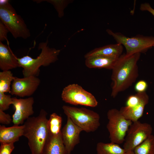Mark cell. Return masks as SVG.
Wrapping results in <instances>:
<instances>
[{
    "label": "cell",
    "mask_w": 154,
    "mask_h": 154,
    "mask_svg": "<svg viewBox=\"0 0 154 154\" xmlns=\"http://www.w3.org/2000/svg\"><path fill=\"white\" fill-rule=\"evenodd\" d=\"M100 56L90 57L85 58V64L90 68H105L112 70L117 59Z\"/></svg>",
    "instance_id": "cell-17"
},
{
    "label": "cell",
    "mask_w": 154,
    "mask_h": 154,
    "mask_svg": "<svg viewBox=\"0 0 154 154\" xmlns=\"http://www.w3.org/2000/svg\"><path fill=\"white\" fill-rule=\"evenodd\" d=\"M8 0H0V21L15 38L27 39L31 34L24 20Z\"/></svg>",
    "instance_id": "cell-4"
},
{
    "label": "cell",
    "mask_w": 154,
    "mask_h": 154,
    "mask_svg": "<svg viewBox=\"0 0 154 154\" xmlns=\"http://www.w3.org/2000/svg\"></svg>",
    "instance_id": "cell-32"
},
{
    "label": "cell",
    "mask_w": 154,
    "mask_h": 154,
    "mask_svg": "<svg viewBox=\"0 0 154 154\" xmlns=\"http://www.w3.org/2000/svg\"><path fill=\"white\" fill-rule=\"evenodd\" d=\"M107 117L108 122L106 128L109 133L111 142L122 144L124 142L126 135L133 122L126 119L119 110L116 108L109 110Z\"/></svg>",
    "instance_id": "cell-7"
},
{
    "label": "cell",
    "mask_w": 154,
    "mask_h": 154,
    "mask_svg": "<svg viewBox=\"0 0 154 154\" xmlns=\"http://www.w3.org/2000/svg\"><path fill=\"white\" fill-rule=\"evenodd\" d=\"M48 113L41 110L38 116L30 117L24 123L23 136L28 139L31 154H43L44 146L50 136L48 127Z\"/></svg>",
    "instance_id": "cell-2"
},
{
    "label": "cell",
    "mask_w": 154,
    "mask_h": 154,
    "mask_svg": "<svg viewBox=\"0 0 154 154\" xmlns=\"http://www.w3.org/2000/svg\"><path fill=\"white\" fill-rule=\"evenodd\" d=\"M17 58L9 46L0 41V68L2 71L20 67Z\"/></svg>",
    "instance_id": "cell-13"
},
{
    "label": "cell",
    "mask_w": 154,
    "mask_h": 154,
    "mask_svg": "<svg viewBox=\"0 0 154 154\" xmlns=\"http://www.w3.org/2000/svg\"></svg>",
    "instance_id": "cell-31"
},
{
    "label": "cell",
    "mask_w": 154,
    "mask_h": 154,
    "mask_svg": "<svg viewBox=\"0 0 154 154\" xmlns=\"http://www.w3.org/2000/svg\"><path fill=\"white\" fill-rule=\"evenodd\" d=\"M148 87L147 82L144 80H140L135 84L134 89L137 92H145Z\"/></svg>",
    "instance_id": "cell-26"
},
{
    "label": "cell",
    "mask_w": 154,
    "mask_h": 154,
    "mask_svg": "<svg viewBox=\"0 0 154 154\" xmlns=\"http://www.w3.org/2000/svg\"><path fill=\"white\" fill-rule=\"evenodd\" d=\"M43 154H66L61 132L56 135L50 136L44 146Z\"/></svg>",
    "instance_id": "cell-18"
},
{
    "label": "cell",
    "mask_w": 154,
    "mask_h": 154,
    "mask_svg": "<svg viewBox=\"0 0 154 154\" xmlns=\"http://www.w3.org/2000/svg\"><path fill=\"white\" fill-rule=\"evenodd\" d=\"M106 31L114 38L117 43L124 46L126 50L125 54L127 55L144 53L154 46V37L139 35L129 37L121 33L113 32L109 29Z\"/></svg>",
    "instance_id": "cell-6"
},
{
    "label": "cell",
    "mask_w": 154,
    "mask_h": 154,
    "mask_svg": "<svg viewBox=\"0 0 154 154\" xmlns=\"http://www.w3.org/2000/svg\"><path fill=\"white\" fill-rule=\"evenodd\" d=\"M125 154H135L133 151H130L126 152Z\"/></svg>",
    "instance_id": "cell-30"
},
{
    "label": "cell",
    "mask_w": 154,
    "mask_h": 154,
    "mask_svg": "<svg viewBox=\"0 0 154 154\" xmlns=\"http://www.w3.org/2000/svg\"><path fill=\"white\" fill-rule=\"evenodd\" d=\"M15 77L10 70L0 72V92L10 93V85Z\"/></svg>",
    "instance_id": "cell-22"
},
{
    "label": "cell",
    "mask_w": 154,
    "mask_h": 154,
    "mask_svg": "<svg viewBox=\"0 0 154 154\" xmlns=\"http://www.w3.org/2000/svg\"><path fill=\"white\" fill-rule=\"evenodd\" d=\"M82 129L67 117L66 123L61 130L63 142L66 154H70L75 146L80 143V134Z\"/></svg>",
    "instance_id": "cell-12"
},
{
    "label": "cell",
    "mask_w": 154,
    "mask_h": 154,
    "mask_svg": "<svg viewBox=\"0 0 154 154\" xmlns=\"http://www.w3.org/2000/svg\"><path fill=\"white\" fill-rule=\"evenodd\" d=\"M14 143H2L0 146V154H11L15 148Z\"/></svg>",
    "instance_id": "cell-25"
},
{
    "label": "cell",
    "mask_w": 154,
    "mask_h": 154,
    "mask_svg": "<svg viewBox=\"0 0 154 154\" xmlns=\"http://www.w3.org/2000/svg\"><path fill=\"white\" fill-rule=\"evenodd\" d=\"M96 151L97 154H125L126 152L119 144L111 142H98L97 144Z\"/></svg>",
    "instance_id": "cell-19"
},
{
    "label": "cell",
    "mask_w": 154,
    "mask_h": 154,
    "mask_svg": "<svg viewBox=\"0 0 154 154\" xmlns=\"http://www.w3.org/2000/svg\"><path fill=\"white\" fill-rule=\"evenodd\" d=\"M12 104L15 109L12 116V122L14 125L23 124L24 121L33 114V105L34 98L30 97L25 99L12 98Z\"/></svg>",
    "instance_id": "cell-11"
},
{
    "label": "cell",
    "mask_w": 154,
    "mask_h": 154,
    "mask_svg": "<svg viewBox=\"0 0 154 154\" xmlns=\"http://www.w3.org/2000/svg\"><path fill=\"white\" fill-rule=\"evenodd\" d=\"M24 125H14L6 127L0 125V142L2 143H13L18 141L19 138L23 136Z\"/></svg>",
    "instance_id": "cell-15"
},
{
    "label": "cell",
    "mask_w": 154,
    "mask_h": 154,
    "mask_svg": "<svg viewBox=\"0 0 154 154\" xmlns=\"http://www.w3.org/2000/svg\"><path fill=\"white\" fill-rule=\"evenodd\" d=\"M48 41L40 43L38 49L41 50L39 55L33 58L28 55L17 58L20 67L23 68L24 77L33 76H37L39 74V68L41 66H46L54 63L58 59L60 50L50 48L48 45Z\"/></svg>",
    "instance_id": "cell-3"
},
{
    "label": "cell",
    "mask_w": 154,
    "mask_h": 154,
    "mask_svg": "<svg viewBox=\"0 0 154 154\" xmlns=\"http://www.w3.org/2000/svg\"><path fill=\"white\" fill-rule=\"evenodd\" d=\"M123 47L121 44L116 43L110 44L94 49L86 53L84 55L85 58L94 56L118 58L121 54Z\"/></svg>",
    "instance_id": "cell-14"
},
{
    "label": "cell",
    "mask_w": 154,
    "mask_h": 154,
    "mask_svg": "<svg viewBox=\"0 0 154 154\" xmlns=\"http://www.w3.org/2000/svg\"><path fill=\"white\" fill-rule=\"evenodd\" d=\"M133 151L135 154H154V135H151Z\"/></svg>",
    "instance_id": "cell-21"
},
{
    "label": "cell",
    "mask_w": 154,
    "mask_h": 154,
    "mask_svg": "<svg viewBox=\"0 0 154 154\" xmlns=\"http://www.w3.org/2000/svg\"><path fill=\"white\" fill-rule=\"evenodd\" d=\"M140 9L142 11H147L154 16V9L148 3H144L141 4Z\"/></svg>",
    "instance_id": "cell-29"
},
{
    "label": "cell",
    "mask_w": 154,
    "mask_h": 154,
    "mask_svg": "<svg viewBox=\"0 0 154 154\" xmlns=\"http://www.w3.org/2000/svg\"><path fill=\"white\" fill-rule=\"evenodd\" d=\"M12 122V118L11 116L0 110V123L4 124H9Z\"/></svg>",
    "instance_id": "cell-27"
},
{
    "label": "cell",
    "mask_w": 154,
    "mask_h": 154,
    "mask_svg": "<svg viewBox=\"0 0 154 154\" xmlns=\"http://www.w3.org/2000/svg\"><path fill=\"white\" fill-rule=\"evenodd\" d=\"M62 108L67 117L87 133L96 131L100 125L99 115L97 112L85 108H78L64 105Z\"/></svg>",
    "instance_id": "cell-5"
},
{
    "label": "cell",
    "mask_w": 154,
    "mask_h": 154,
    "mask_svg": "<svg viewBox=\"0 0 154 154\" xmlns=\"http://www.w3.org/2000/svg\"><path fill=\"white\" fill-rule=\"evenodd\" d=\"M9 31L0 21V41L7 40V34Z\"/></svg>",
    "instance_id": "cell-28"
},
{
    "label": "cell",
    "mask_w": 154,
    "mask_h": 154,
    "mask_svg": "<svg viewBox=\"0 0 154 154\" xmlns=\"http://www.w3.org/2000/svg\"><path fill=\"white\" fill-rule=\"evenodd\" d=\"M141 53L131 55L122 54L112 69L111 96L115 98L120 92L130 87L139 75L137 63Z\"/></svg>",
    "instance_id": "cell-1"
},
{
    "label": "cell",
    "mask_w": 154,
    "mask_h": 154,
    "mask_svg": "<svg viewBox=\"0 0 154 154\" xmlns=\"http://www.w3.org/2000/svg\"><path fill=\"white\" fill-rule=\"evenodd\" d=\"M62 117L55 113L50 115L47 121V127L50 136L59 134L61 132Z\"/></svg>",
    "instance_id": "cell-20"
},
{
    "label": "cell",
    "mask_w": 154,
    "mask_h": 154,
    "mask_svg": "<svg viewBox=\"0 0 154 154\" xmlns=\"http://www.w3.org/2000/svg\"><path fill=\"white\" fill-rule=\"evenodd\" d=\"M12 98L10 95L0 92V110L3 111L8 110L12 104Z\"/></svg>",
    "instance_id": "cell-24"
},
{
    "label": "cell",
    "mask_w": 154,
    "mask_h": 154,
    "mask_svg": "<svg viewBox=\"0 0 154 154\" xmlns=\"http://www.w3.org/2000/svg\"><path fill=\"white\" fill-rule=\"evenodd\" d=\"M40 82V79L35 76L22 78L15 77L10 93L12 95L21 97L30 96L36 91Z\"/></svg>",
    "instance_id": "cell-10"
},
{
    "label": "cell",
    "mask_w": 154,
    "mask_h": 154,
    "mask_svg": "<svg viewBox=\"0 0 154 154\" xmlns=\"http://www.w3.org/2000/svg\"><path fill=\"white\" fill-rule=\"evenodd\" d=\"M149 98L147 94L138 104L132 107H121L119 111L125 118L133 122L139 120L143 116L145 106L148 104Z\"/></svg>",
    "instance_id": "cell-16"
},
{
    "label": "cell",
    "mask_w": 154,
    "mask_h": 154,
    "mask_svg": "<svg viewBox=\"0 0 154 154\" xmlns=\"http://www.w3.org/2000/svg\"><path fill=\"white\" fill-rule=\"evenodd\" d=\"M151 125L139 120L133 122L128 129L125 138L123 148L125 152L134 149L152 135Z\"/></svg>",
    "instance_id": "cell-9"
},
{
    "label": "cell",
    "mask_w": 154,
    "mask_h": 154,
    "mask_svg": "<svg viewBox=\"0 0 154 154\" xmlns=\"http://www.w3.org/2000/svg\"><path fill=\"white\" fill-rule=\"evenodd\" d=\"M65 102L74 105L95 107L98 102L95 96L77 84H70L63 89L61 95Z\"/></svg>",
    "instance_id": "cell-8"
},
{
    "label": "cell",
    "mask_w": 154,
    "mask_h": 154,
    "mask_svg": "<svg viewBox=\"0 0 154 154\" xmlns=\"http://www.w3.org/2000/svg\"><path fill=\"white\" fill-rule=\"evenodd\" d=\"M46 1L52 4L58 14L59 17H62L64 14V10L68 5L72 3V0H40Z\"/></svg>",
    "instance_id": "cell-23"
}]
</instances>
